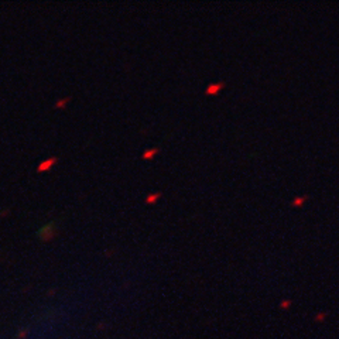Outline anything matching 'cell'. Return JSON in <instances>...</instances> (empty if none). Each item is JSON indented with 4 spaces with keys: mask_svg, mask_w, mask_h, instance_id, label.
I'll list each match as a JSON object with an SVG mask.
<instances>
[{
    "mask_svg": "<svg viewBox=\"0 0 339 339\" xmlns=\"http://www.w3.org/2000/svg\"><path fill=\"white\" fill-rule=\"evenodd\" d=\"M38 235H40V238L43 239V240H51V239L54 238L55 235H57V230H55L54 223H48V225H44L43 228L40 229Z\"/></svg>",
    "mask_w": 339,
    "mask_h": 339,
    "instance_id": "1",
    "label": "cell"
},
{
    "mask_svg": "<svg viewBox=\"0 0 339 339\" xmlns=\"http://www.w3.org/2000/svg\"><path fill=\"white\" fill-rule=\"evenodd\" d=\"M55 161H57V160H55V158H49L48 161H44V162H41V164H40V167H38V171H40V172L47 171V170H48V168L51 167L52 164H55Z\"/></svg>",
    "mask_w": 339,
    "mask_h": 339,
    "instance_id": "2",
    "label": "cell"
},
{
    "mask_svg": "<svg viewBox=\"0 0 339 339\" xmlns=\"http://www.w3.org/2000/svg\"><path fill=\"white\" fill-rule=\"evenodd\" d=\"M67 102H68V99H64V101H61V103H57L55 106H57V107H61V106H64V105L67 103Z\"/></svg>",
    "mask_w": 339,
    "mask_h": 339,
    "instance_id": "3",
    "label": "cell"
}]
</instances>
